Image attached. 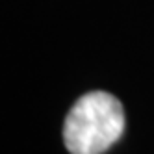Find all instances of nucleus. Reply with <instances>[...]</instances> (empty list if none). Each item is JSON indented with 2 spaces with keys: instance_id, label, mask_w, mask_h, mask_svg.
Wrapping results in <instances>:
<instances>
[{
  "instance_id": "obj_1",
  "label": "nucleus",
  "mask_w": 154,
  "mask_h": 154,
  "mask_svg": "<svg viewBox=\"0 0 154 154\" xmlns=\"http://www.w3.org/2000/svg\"><path fill=\"white\" fill-rule=\"evenodd\" d=\"M125 132V109L112 93L91 91L74 102L63 125L71 154H102Z\"/></svg>"
}]
</instances>
